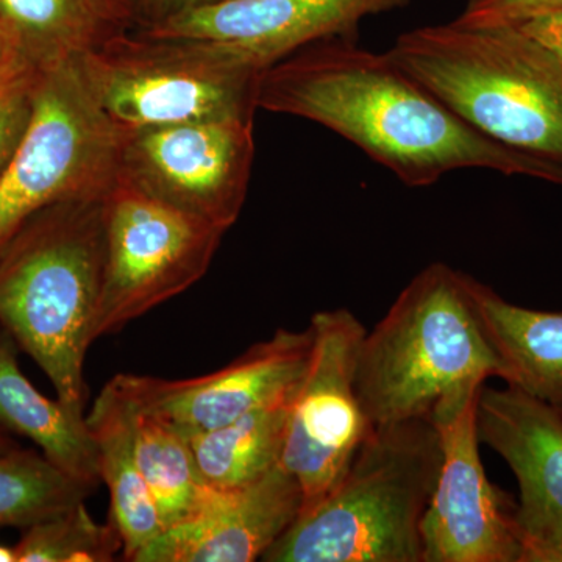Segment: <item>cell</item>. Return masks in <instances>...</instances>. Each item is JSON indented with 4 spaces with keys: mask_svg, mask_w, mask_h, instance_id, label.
Instances as JSON below:
<instances>
[{
    "mask_svg": "<svg viewBox=\"0 0 562 562\" xmlns=\"http://www.w3.org/2000/svg\"><path fill=\"white\" fill-rule=\"evenodd\" d=\"M127 29L109 0H0V31L40 70L79 60Z\"/></svg>",
    "mask_w": 562,
    "mask_h": 562,
    "instance_id": "obj_19",
    "label": "cell"
},
{
    "mask_svg": "<svg viewBox=\"0 0 562 562\" xmlns=\"http://www.w3.org/2000/svg\"><path fill=\"white\" fill-rule=\"evenodd\" d=\"M312 331L277 330L220 371L187 380L114 376L113 383L143 412L168 422L184 438L214 430L244 414L288 397L301 383Z\"/></svg>",
    "mask_w": 562,
    "mask_h": 562,
    "instance_id": "obj_12",
    "label": "cell"
},
{
    "mask_svg": "<svg viewBox=\"0 0 562 562\" xmlns=\"http://www.w3.org/2000/svg\"><path fill=\"white\" fill-rule=\"evenodd\" d=\"M131 405L136 460L166 530L194 512L206 484L188 439L168 422Z\"/></svg>",
    "mask_w": 562,
    "mask_h": 562,
    "instance_id": "obj_21",
    "label": "cell"
},
{
    "mask_svg": "<svg viewBox=\"0 0 562 562\" xmlns=\"http://www.w3.org/2000/svg\"><path fill=\"white\" fill-rule=\"evenodd\" d=\"M10 450L13 449H11L9 439H7L5 436L0 432V453L10 452Z\"/></svg>",
    "mask_w": 562,
    "mask_h": 562,
    "instance_id": "obj_32",
    "label": "cell"
},
{
    "mask_svg": "<svg viewBox=\"0 0 562 562\" xmlns=\"http://www.w3.org/2000/svg\"><path fill=\"white\" fill-rule=\"evenodd\" d=\"M480 442L501 454L519 484L522 550L562 531V414L519 387L483 384L476 405Z\"/></svg>",
    "mask_w": 562,
    "mask_h": 562,
    "instance_id": "obj_15",
    "label": "cell"
},
{
    "mask_svg": "<svg viewBox=\"0 0 562 562\" xmlns=\"http://www.w3.org/2000/svg\"><path fill=\"white\" fill-rule=\"evenodd\" d=\"M87 425L98 449L101 482L109 487L110 519L121 532L124 560L135 562L160 535L162 524L136 460L131 402L113 380L95 398Z\"/></svg>",
    "mask_w": 562,
    "mask_h": 562,
    "instance_id": "obj_17",
    "label": "cell"
},
{
    "mask_svg": "<svg viewBox=\"0 0 562 562\" xmlns=\"http://www.w3.org/2000/svg\"><path fill=\"white\" fill-rule=\"evenodd\" d=\"M302 506L301 486L281 462L241 486H205L194 512L162 530L135 562L262 560L297 519Z\"/></svg>",
    "mask_w": 562,
    "mask_h": 562,
    "instance_id": "obj_14",
    "label": "cell"
},
{
    "mask_svg": "<svg viewBox=\"0 0 562 562\" xmlns=\"http://www.w3.org/2000/svg\"><path fill=\"white\" fill-rule=\"evenodd\" d=\"M254 116L124 132L120 173L173 209L231 231L249 194Z\"/></svg>",
    "mask_w": 562,
    "mask_h": 562,
    "instance_id": "obj_11",
    "label": "cell"
},
{
    "mask_svg": "<svg viewBox=\"0 0 562 562\" xmlns=\"http://www.w3.org/2000/svg\"><path fill=\"white\" fill-rule=\"evenodd\" d=\"M81 79L122 132L254 116L265 68L228 44L116 33L77 60Z\"/></svg>",
    "mask_w": 562,
    "mask_h": 562,
    "instance_id": "obj_6",
    "label": "cell"
},
{
    "mask_svg": "<svg viewBox=\"0 0 562 562\" xmlns=\"http://www.w3.org/2000/svg\"><path fill=\"white\" fill-rule=\"evenodd\" d=\"M413 0H206L140 31L168 38L214 41L238 47L262 68L317 41L358 38L360 22L405 9Z\"/></svg>",
    "mask_w": 562,
    "mask_h": 562,
    "instance_id": "obj_13",
    "label": "cell"
},
{
    "mask_svg": "<svg viewBox=\"0 0 562 562\" xmlns=\"http://www.w3.org/2000/svg\"><path fill=\"white\" fill-rule=\"evenodd\" d=\"M312 351L288 413L281 465L294 476L308 512L349 468L372 424L358 397L366 327L347 308L314 314Z\"/></svg>",
    "mask_w": 562,
    "mask_h": 562,
    "instance_id": "obj_9",
    "label": "cell"
},
{
    "mask_svg": "<svg viewBox=\"0 0 562 562\" xmlns=\"http://www.w3.org/2000/svg\"><path fill=\"white\" fill-rule=\"evenodd\" d=\"M482 382L461 384L432 406L441 464L420 524L424 562H520L517 505L487 479L476 405Z\"/></svg>",
    "mask_w": 562,
    "mask_h": 562,
    "instance_id": "obj_10",
    "label": "cell"
},
{
    "mask_svg": "<svg viewBox=\"0 0 562 562\" xmlns=\"http://www.w3.org/2000/svg\"><path fill=\"white\" fill-rule=\"evenodd\" d=\"M520 562H562V531L525 547Z\"/></svg>",
    "mask_w": 562,
    "mask_h": 562,
    "instance_id": "obj_28",
    "label": "cell"
},
{
    "mask_svg": "<svg viewBox=\"0 0 562 562\" xmlns=\"http://www.w3.org/2000/svg\"><path fill=\"white\" fill-rule=\"evenodd\" d=\"M439 464L430 416L375 425L341 480L261 561L424 562L420 524Z\"/></svg>",
    "mask_w": 562,
    "mask_h": 562,
    "instance_id": "obj_4",
    "label": "cell"
},
{
    "mask_svg": "<svg viewBox=\"0 0 562 562\" xmlns=\"http://www.w3.org/2000/svg\"><path fill=\"white\" fill-rule=\"evenodd\" d=\"M16 562H109L122 550L116 524L95 522L85 502L25 528Z\"/></svg>",
    "mask_w": 562,
    "mask_h": 562,
    "instance_id": "obj_23",
    "label": "cell"
},
{
    "mask_svg": "<svg viewBox=\"0 0 562 562\" xmlns=\"http://www.w3.org/2000/svg\"><path fill=\"white\" fill-rule=\"evenodd\" d=\"M468 280L446 262H431L366 331L357 387L372 427L430 416L461 384L502 379Z\"/></svg>",
    "mask_w": 562,
    "mask_h": 562,
    "instance_id": "obj_5",
    "label": "cell"
},
{
    "mask_svg": "<svg viewBox=\"0 0 562 562\" xmlns=\"http://www.w3.org/2000/svg\"><path fill=\"white\" fill-rule=\"evenodd\" d=\"M105 195L40 211L0 254V327L77 417H85V360L105 271Z\"/></svg>",
    "mask_w": 562,
    "mask_h": 562,
    "instance_id": "obj_2",
    "label": "cell"
},
{
    "mask_svg": "<svg viewBox=\"0 0 562 562\" xmlns=\"http://www.w3.org/2000/svg\"><path fill=\"white\" fill-rule=\"evenodd\" d=\"M387 54L476 131L562 168V61L522 29L424 25Z\"/></svg>",
    "mask_w": 562,
    "mask_h": 562,
    "instance_id": "obj_3",
    "label": "cell"
},
{
    "mask_svg": "<svg viewBox=\"0 0 562 562\" xmlns=\"http://www.w3.org/2000/svg\"><path fill=\"white\" fill-rule=\"evenodd\" d=\"M292 394L187 438L206 486H241L280 464Z\"/></svg>",
    "mask_w": 562,
    "mask_h": 562,
    "instance_id": "obj_20",
    "label": "cell"
},
{
    "mask_svg": "<svg viewBox=\"0 0 562 562\" xmlns=\"http://www.w3.org/2000/svg\"><path fill=\"white\" fill-rule=\"evenodd\" d=\"M516 27L522 29L531 38L539 41L562 61V10L536 18Z\"/></svg>",
    "mask_w": 562,
    "mask_h": 562,
    "instance_id": "obj_26",
    "label": "cell"
},
{
    "mask_svg": "<svg viewBox=\"0 0 562 562\" xmlns=\"http://www.w3.org/2000/svg\"><path fill=\"white\" fill-rule=\"evenodd\" d=\"M122 140L77 60L41 69L27 131L0 173V254L40 211L106 194L120 176Z\"/></svg>",
    "mask_w": 562,
    "mask_h": 562,
    "instance_id": "obj_7",
    "label": "cell"
},
{
    "mask_svg": "<svg viewBox=\"0 0 562 562\" xmlns=\"http://www.w3.org/2000/svg\"><path fill=\"white\" fill-rule=\"evenodd\" d=\"M206 2V0H143V18L140 24L149 25L154 22L177 13V11L195 5V3Z\"/></svg>",
    "mask_w": 562,
    "mask_h": 562,
    "instance_id": "obj_27",
    "label": "cell"
},
{
    "mask_svg": "<svg viewBox=\"0 0 562 562\" xmlns=\"http://www.w3.org/2000/svg\"><path fill=\"white\" fill-rule=\"evenodd\" d=\"M224 235L120 173L105 195V271L94 341L190 290L209 272Z\"/></svg>",
    "mask_w": 562,
    "mask_h": 562,
    "instance_id": "obj_8",
    "label": "cell"
},
{
    "mask_svg": "<svg viewBox=\"0 0 562 562\" xmlns=\"http://www.w3.org/2000/svg\"><path fill=\"white\" fill-rule=\"evenodd\" d=\"M562 10V0H465L454 22L471 27H516Z\"/></svg>",
    "mask_w": 562,
    "mask_h": 562,
    "instance_id": "obj_25",
    "label": "cell"
},
{
    "mask_svg": "<svg viewBox=\"0 0 562 562\" xmlns=\"http://www.w3.org/2000/svg\"><path fill=\"white\" fill-rule=\"evenodd\" d=\"M18 61L22 60L16 54H14L9 40H7V36L3 35L2 31H0V76H2L7 69H10L11 66Z\"/></svg>",
    "mask_w": 562,
    "mask_h": 562,
    "instance_id": "obj_30",
    "label": "cell"
},
{
    "mask_svg": "<svg viewBox=\"0 0 562 562\" xmlns=\"http://www.w3.org/2000/svg\"><path fill=\"white\" fill-rule=\"evenodd\" d=\"M469 292L502 380L562 414V313L541 312L505 301L469 276Z\"/></svg>",
    "mask_w": 562,
    "mask_h": 562,
    "instance_id": "obj_16",
    "label": "cell"
},
{
    "mask_svg": "<svg viewBox=\"0 0 562 562\" xmlns=\"http://www.w3.org/2000/svg\"><path fill=\"white\" fill-rule=\"evenodd\" d=\"M0 425L20 432L70 479L101 482L98 449L87 425L60 402L41 394L18 366L13 338L0 327Z\"/></svg>",
    "mask_w": 562,
    "mask_h": 562,
    "instance_id": "obj_18",
    "label": "cell"
},
{
    "mask_svg": "<svg viewBox=\"0 0 562 562\" xmlns=\"http://www.w3.org/2000/svg\"><path fill=\"white\" fill-rule=\"evenodd\" d=\"M257 106L335 132L406 187H431L460 169L562 187L560 166L476 131L387 52L364 49L357 38L317 41L266 69Z\"/></svg>",
    "mask_w": 562,
    "mask_h": 562,
    "instance_id": "obj_1",
    "label": "cell"
},
{
    "mask_svg": "<svg viewBox=\"0 0 562 562\" xmlns=\"http://www.w3.org/2000/svg\"><path fill=\"white\" fill-rule=\"evenodd\" d=\"M38 74L40 69L18 61L0 76V173L27 131Z\"/></svg>",
    "mask_w": 562,
    "mask_h": 562,
    "instance_id": "obj_24",
    "label": "cell"
},
{
    "mask_svg": "<svg viewBox=\"0 0 562 562\" xmlns=\"http://www.w3.org/2000/svg\"><path fill=\"white\" fill-rule=\"evenodd\" d=\"M0 562H16V550L0 546Z\"/></svg>",
    "mask_w": 562,
    "mask_h": 562,
    "instance_id": "obj_31",
    "label": "cell"
},
{
    "mask_svg": "<svg viewBox=\"0 0 562 562\" xmlns=\"http://www.w3.org/2000/svg\"><path fill=\"white\" fill-rule=\"evenodd\" d=\"M109 2L127 25L143 18V0H109Z\"/></svg>",
    "mask_w": 562,
    "mask_h": 562,
    "instance_id": "obj_29",
    "label": "cell"
},
{
    "mask_svg": "<svg viewBox=\"0 0 562 562\" xmlns=\"http://www.w3.org/2000/svg\"><path fill=\"white\" fill-rule=\"evenodd\" d=\"M91 490L55 468L44 454L0 453V527L25 530L85 502Z\"/></svg>",
    "mask_w": 562,
    "mask_h": 562,
    "instance_id": "obj_22",
    "label": "cell"
}]
</instances>
